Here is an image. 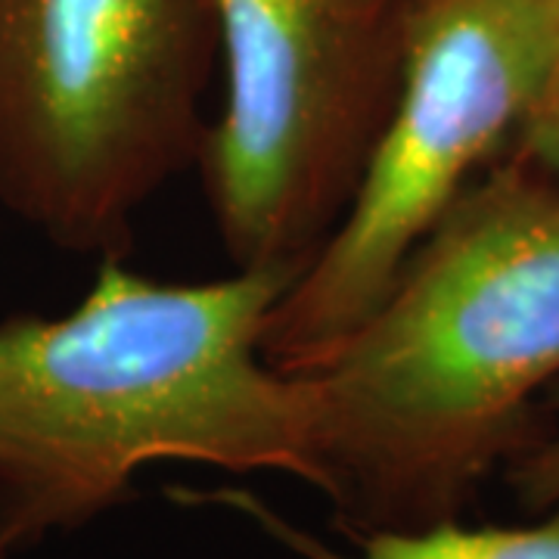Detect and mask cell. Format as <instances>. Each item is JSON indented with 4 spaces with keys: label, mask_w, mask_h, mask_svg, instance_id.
<instances>
[{
    "label": "cell",
    "mask_w": 559,
    "mask_h": 559,
    "mask_svg": "<svg viewBox=\"0 0 559 559\" xmlns=\"http://www.w3.org/2000/svg\"><path fill=\"white\" fill-rule=\"evenodd\" d=\"M516 143H520L516 159L532 165L559 187V35L538 91L520 121Z\"/></svg>",
    "instance_id": "7"
},
{
    "label": "cell",
    "mask_w": 559,
    "mask_h": 559,
    "mask_svg": "<svg viewBox=\"0 0 559 559\" xmlns=\"http://www.w3.org/2000/svg\"><path fill=\"white\" fill-rule=\"evenodd\" d=\"M13 554H16V547L7 538H0V559H13Z\"/></svg>",
    "instance_id": "9"
},
{
    "label": "cell",
    "mask_w": 559,
    "mask_h": 559,
    "mask_svg": "<svg viewBox=\"0 0 559 559\" xmlns=\"http://www.w3.org/2000/svg\"><path fill=\"white\" fill-rule=\"evenodd\" d=\"M377 7L352 0H212L224 109L200 165L237 267L308 264L358 190L399 94Z\"/></svg>",
    "instance_id": "5"
},
{
    "label": "cell",
    "mask_w": 559,
    "mask_h": 559,
    "mask_svg": "<svg viewBox=\"0 0 559 559\" xmlns=\"http://www.w3.org/2000/svg\"><path fill=\"white\" fill-rule=\"evenodd\" d=\"M559 401V395H557ZM507 481L525 510L540 513L559 503V429L544 439L528 441L507 463Z\"/></svg>",
    "instance_id": "8"
},
{
    "label": "cell",
    "mask_w": 559,
    "mask_h": 559,
    "mask_svg": "<svg viewBox=\"0 0 559 559\" xmlns=\"http://www.w3.org/2000/svg\"><path fill=\"white\" fill-rule=\"evenodd\" d=\"M557 35L559 0L411 7L392 112L340 224L267 318V364L308 370L377 308L476 168L516 138Z\"/></svg>",
    "instance_id": "4"
},
{
    "label": "cell",
    "mask_w": 559,
    "mask_h": 559,
    "mask_svg": "<svg viewBox=\"0 0 559 559\" xmlns=\"http://www.w3.org/2000/svg\"><path fill=\"white\" fill-rule=\"evenodd\" d=\"M301 271L165 283L109 255L72 311L0 320V538L75 532L159 463L320 488L305 382L261 355Z\"/></svg>",
    "instance_id": "1"
},
{
    "label": "cell",
    "mask_w": 559,
    "mask_h": 559,
    "mask_svg": "<svg viewBox=\"0 0 559 559\" xmlns=\"http://www.w3.org/2000/svg\"><path fill=\"white\" fill-rule=\"evenodd\" d=\"M212 0H0V205L69 252L119 255L193 162Z\"/></svg>",
    "instance_id": "3"
},
{
    "label": "cell",
    "mask_w": 559,
    "mask_h": 559,
    "mask_svg": "<svg viewBox=\"0 0 559 559\" xmlns=\"http://www.w3.org/2000/svg\"><path fill=\"white\" fill-rule=\"evenodd\" d=\"M320 495L348 535L460 520L559 377V187L522 159L469 183L377 308L296 373Z\"/></svg>",
    "instance_id": "2"
},
{
    "label": "cell",
    "mask_w": 559,
    "mask_h": 559,
    "mask_svg": "<svg viewBox=\"0 0 559 559\" xmlns=\"http://www.w3.org/2000/svg\"><path fill=\"white\" fill-rule=\"evenodd\" d=\"M190 500L224 503L261 525L271 538L286 544L305 559H559V503L535 513L538 520L522 525H466L444 520L423 528H385L348 535L355 550H333L299 525L277 516L267 503L249 491L224 488L218 495H193Z\"/></svg>",
    "instance_id": "6"
},
{
    "label": "cell",
    "mask_w": 559,
    "mask_h": 559,
    "mask_svg": "<svg viewBox=\"0 0 559 559\" xmlns=\"http://www.w3.org/2000/svg\"><path fill=\"white\" fill-rule=\"evenodd\" d=\"M352 3H358V7H377L382 0H352Z\"/></svg>",
    "instance_id": "10"
}]
</instances>
